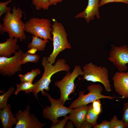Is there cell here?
<instances>
[{
    "instance_id": "cell-1",
    "label": "cell",
    "mask_w": 128,
    "mask_h": 128,
    "mask_svg": "<svg viewBox=\"0 0 128 128\" xmlns=\"http://www.w3.org/2000/svg\"><path fill=\"white\" fill-rule=\"evenodd\" d=\"M12 10L7 11L2 18V24L0 23V32L9 34V37L19 39L20 41L26 38L25 32V23L21 20L23 11L19 7L14 6Z\"/></svg>"
},
{
    "instance_id": "cell-2",
    "label": "cell",
    "mask_w": 128,
    "mask_h": 128,
    "mask_svg": "<svg viewBox=\"0 0 128 128\" xmlns=\"http://www.w3.org/2000/svg\"><path fill=\"white\" fill-rule=\"evenodd\" d=\"M41 64L44 67V71L41 78L35 83L36 87L33 92L35 97L38 100L37 94L39 92H41L42 95L46 96L47 93L44 90L48 91L50 90L49 84L51 81V78L52 75L55 73L61 71L67 72L69 71L70 67L66 63L64 59H58L54 65H53L47 59V57L44 56L42 60Z\"/></svg>"
},
{
    "instance_id": "cell-3",
    "label": "cell",
    "mask_w": 128,
    "mask_h": 128,
    "mask_svg": "<svg viewBox=\"0 0 128 128\" xmlns=\"http://www.w3.org/2000/svg\"><path fill=\"white\" fill-rule=\"evenodd\" d=\"M53 30L51 33L53 35V50L48 60L51 64L54 63L59 53L66 49H71L72 47L69 42L67 34L63 24L56 20L54 21L52 25Z\"/></svg>"
},
{
    "instance_id": "cell-4",
    "label": "cell",
    "mask_w": 128,
    "mask_h": 128,
    "mask_svg": "<svg viewBox=\"0 0 128 128\" xmlns=\"http://www.w3.org/2000/svg\"><path fill=\"white\" fill-rule=\"evenodd\" d=\"M82 69L83 79L94 82H100L104 86L106 91L110 92L112 91L109 71L105 67L98 66L90 62L84 66Z\"/></svg>"
},
{
    "instance_id": "cell-5",
    "label": "cell",
    "mask_w": 128,
    "mask_h": 128,
    "mask_svg": "<svg viewBox=\"0 0 128 128\" xmlns=\"http://www.w3.org/2000/svg\"><path fill=\"white\" fill-rule=\"evenodd\" d=\"M79 75H83V70L79 65H75L72 72H67L66 75L61 80L56 81L55 85L59 89L60 96L59 99L60 102L64 105L67 100H71L69 96L75 92L76 87L74 83L75 79Z\"/></svg>"
},
{
    "instance_id": "cell-6",
    "label": "cell",
    "mask_w": 128,
    "mask_h": 128,
    "mask_svg": "<svg viewBox=\"0 0 128 128\" xmlns=\"http://www.w3.org/2000/svg\"><path fill=\"white\" fill-rule=\"evenodd\" d=\"M51 23L47 18H31L25 23V32L44 40L52 41L51 33L53 29Z\"/></svg>"
},
{
    "instance_id": "cell-7",
    "label": "cell",
    "mask_w": 128,
    "mask_h": 128,
    "mask_svg": "<svg viewBox=\"0 0 128 128\" xmlns=\"http://www.w3.org/2000/svg\"><path fill=\"white\" fill-rule=\"evenodd\" d=\"M87 89L89 92L86 94H84L85 92L84 91H80L78 97L70 104L68 107L69 108L74 109L82 105H87L98 99L102 98L111 100H114V98H115L122 99L121 97H113L102 95L101 93L103 91V88L100 84H92L88 86Z\"/></svg>"
},
{
    "instance_id": "cell-8",
    "label": "cell",
    "mask_w": 128,
    "mask_h": 128,
    "mask_svg": "<svg viewBox=\"0 0 128 128\" xmlns=\"http://www.w3.org/2000/svg\"><path fill=\"white\" fill-rule=\"evenodd\" d=\"M24 53L22 50L19 49L12 57H0V74L3 76L10 77L21 72L20 61Z\"/></svg>"
},
{
    "instance_id": "cell-9",
    "label": "cell",
    "mask_w": 128,
    "mask_h": 128,
    "mask_svg": "<svg viewBox=\"0 0 128 128\" xmlns=\"http://www.w3.org/2000/svg\"><path fill=\"white\" fill-rule=\"evenodd\" d=\"M46 96L50 103L51 106H47L43 109L42 112L44 118L48 119L52 122V125H55L59 121L58 119V118L65 116L69 113L73 109L64 106L60 102L59 99L55 100L48 93Z\"/></svg>"
},
{
    "instance_id": "cell-10",
    "label": "cell",
    "mask_w": 128,
    "mask_h": 128,
    "mask_svg": "<svg viewBox=\"0 0 128 128\" xmlns=\"http://www.w3.org/2000/svg\"><path fill=\"white\" fill-rule=\"evenodd\" d=\"M108 59L112 63L119 71L125 72L128 69V47L126 45L116 46L112 44Z\"/></svg>"
},
{
    "instance_id": "cell-11",
    "label": "cell",
    "mask_w": 128,
    "mask_h": 128,
    "mask_svg": "<svg viewBox=\"0 0 128 128\" xmlns=\"http://www.w3.org/2000/svg\"><path fill=\"white\" fill-rule=\"evenodd\" d=\"M30 107L27 105L23 111L20 109L14 115L17 122L15 128H41L45 124L41 123L34 114L30 113Z\"/></svg>"
},
{
    "instance_id": "cell-12",
    "label": "cell",
    "mask_w": 128,
    "mask_h": 128,
    "mask_svg": "<svg viewBox=\"0 0 128 128\" xmlns=\"http://www.w3.org/2000/svg\"><path fill=\"white\" fill-rule=\"evenodd\" d=\"M115 92L122 99L128 98V75L125 72H117L112 78Z\"/></svg>"
},
{
    "instance_id": "cell-13",
    "label": "cell",
    "mask_w": 128,
    "mask_h": 128,
    "mask_svg": "<svg viewBox=\"0 0 128 128\" xmlns=\"http://www.w3.org/2000/svg\"><path fill=\"white\" fill-rule=\"evenodd\" d=\"M99 0H88L87 5L82 12L76 15L75 18H83L87 23L93 20L95 16L97 18H100L99 8Z\"/></svg>"
},
{
    "instance_id": "cell-14",
    "label": "cell",
    "mask_w": 128,
    "mask_h": 128,
    "mask_svg": "<svg viewBox=\"0 0 128 128\" xmlns=\"http://www.w3.org/2000/svg\"><path fill=\"white\" fill-rule=\"evenodd\" d=\"M88 106L82 105L76 107L69 113V119L77 128H80L83 123L86 120Z\"/></svg>"
},
{
    "instance_id": "cell-15",
    "label": "cell",
    "mask_w": 128,
    "mask_h": 128,
    "mask_svg": "<svg viewBox=\"0 0 128 128\" xmlns=\"http://www.w3.org/2000/svg\"><path fill=\"white\" fill-rule=\"evenodd\" d=\"M18 39L9 37L5 42L0 43V57H10L15 53L16 50L19 49L17 44Z\"/></svg>"
},
{
    "instance_id": "cell-16",
    "label": "cell",
    "mask_w": 128,
    "mask_h": 128,
    "mask_svg": "<svg viewBox=\"0 0 128 128\" xmlns=\"http://www.w3.org/2000/svg\"><path fill=\"white\" fill-rule=\"evenodd\" d=\"M11 109V105L8 104L6 107L0 110V119L3 128H12L17 124V118L14 116Z\"/></svg>"
},
{
    "instance_id": "cell-17",
    "label": "cell",
    "mask_w": 128,
    "mask_h": 128,
    "mask_svg": "<svg viewBox=\"0 0 128 128\" xmlns=\"http://www.w3.org/2000/svg\"><path fill=\"white\" fill-rule=\"evenodd\" d=\"M32 41L28 44V49H34L39 51L44 50L46 45L49 41L48 40L42 39L34 35L32 36Z\"/></svg>"
},
{
    "instance_id": "cell-18",
    "label": "cell",
    "mask_w": 128,
    "mask_h": 128,
    "mask_svg": "<svg viewBox=\"0 0 128 128\" xmlns=\"http://www.w3.org/2000/svg\"><path fill=\"white\" fill-rule=\"evenodd\" d=\"M16 89L14 92L15 94L17 95L21 91H25L26 93L30 94L33 92L36 87V84L35 82L34 84L30 82H21L20 84H16Z\"/></svg>"
},
{
    "instance_id": "cell-19",
    "label": "cell",
    "mask_w": 128,
    "mask_h": 128,
    "mask_svg": "<svg viewBox=\"0 0 128 128\" xmlns=\"http://www.w3.org/2000/svg\"><path fill=\"white\" fill-rule=\"evenodd\" d=\"M41 72L38 68L34 69L30 72L24 74L18 75L21 82H32L35 77L39 74Z\"/></svg>"
},
{
    "instance_id": "cell-20",
    "label": "cell",
    "mask_w": 128,
    "mask_h": 128,
    "mask_svg": "<svg viewBox=\"0 0 128 128\" xmlns=\"http://www.w3.org/2000/svg\"><path fill=\"white\" fill-rule=\"evenodd\" d=\"M15 91L14 87L12 86L9 88L7 91L0 96V110L3 109L7 106L8 98Z\"/></svg>"
},
{
    "instance_id": "cell-21",
    "label": "cell",
    "mask_w": 128,
    "mask_h": 128,
    "mask_svg": "<svg viewBox=\"0 0 128 128\" xmlns=\"http://www.w3.org/2000/svg\"><path fill=\"white\" fill-rule=\"evenodd\" d=\"M39 58L40 56L38 55L31 54L27 52L23 54L20 63L22 64H24L28 62L36 63Z\"/></svg>"
},
{
    "instance_id": "cell-22",
    "label": "cell",
    "mask_w": 128,
    "mask_h": 128,
    "mask_svg": "<svg viewBox=\"0 0 128 128\" xmlns=\"http://www.w3.org/2000/svg\"><path fill=\"white\" fill-rule=\"evenodd\" d=\"M99 115L95 114L93 112L92 104L88 106L87 112L85 121L91 123L93 126L97 123V120Z\"/></svg>"
},
{
    "instance_id": "cell-23",
    "label": "cell",
    "mask_w": 128,
    "mask_h": 128,
    "mask_svg": "<svg viewBox=\"0 0 128 128\" xmlns=\"http://www.w3.org/2000/svg\"><path fill=\"white\" fill-rule=\"evenodd\" d=\"M50 0H32V2L37 10L39 11L42 9L46 10L49 9L50 6Z\"/></svg>"
},
{
    "instance_id": "cell-24",
    "label": "cell",
    "mask_w": 128,
    "mask_h": 128,
    "mask_svg": "<svg viewBox=\"0 0 128 128\" xmlns=\"http://www.w3.org/2000/svg\"><path fill=\"white\" fill-rule=\"evenodd\" d=\"M110 124V128H125L122 120H119L115 115L111 119Z\"/></svg>"
},
{
    "instance_id": "cell-25",
    "label": "cell",
    "mask_w": 128,
    "mask_h": 128,
    "mask_svg": "<svg viewBox=\"0 0 128 128\" xmlns=\"http://www.w3.org/2000/svg\"><path fill=\"white\" fill-rule=\"evenodd\" d=\"M122 120L125 128H128V101L123 104Z\"/></svg>"
},
{
    "instance_id": "cell-26",
    "label": "cell",
    "mask_w": 128,
    "mask_h": 128,
    "mask_svg": "<svg viewBox=\"0 0 128 128\" xmlns=\"http://www.w3.org/2000/svg\"><path fill=\"white\" fill-rule=\"evenodd\" d=\"M12 1V0H8L5 2H0V17L8 10H12L11 7L7 6L8 4Z\"/></svg>"
},
{
    "instance_id": "cell-27",
    "label": "cell",
    "mask_w": 128,
    "mask_h": 128,
    "mask_svg": "<svg viewBox=\"0 0 128 128\" xmlns=\"http://www.w3.org/2000/svg\"><path fill=\"white\" fill-rule=\"evenodd\" d=\"M92 105L93 112L95 114L99 115L101 110V104L100 99L93 101Z\"/></svg>"
},
{
    "instance_id": "cell-28",
    "label": "cell",
    "mask_w": 128,
    "mask_h": 128,
    "mask_svg": "<svg viewBox=\"0 0 128 128\" xmlns=\"http://www.w3.org/2000/svg\"><path fill=\"white\" fill-rule=\"evenodd\" d=\"M64 118L62 119L59 121L58 123L54 125H52L50 127L51 128H63L68 120L69 119V116H65Z\"/></svg>"
},
{
    "instance_id": "cell-29",
    "label": "cell",
    "mask_w": 128,
    "mask_h": 128,
    "mask_svg": "<svg viewBox=\"0 0 128 128\" xmlns=\"http://www.w3.org/2000/svg\"><path fill=\"white\" fill-rule=\"evenodd\" d=\"M113 2H121L128 5V0H101L99 3V7L107 3Z\"/></svg>"
},
{
    "instance_id": "cell-30",
    "label": "cell",
    "mask_w": 128,
    "mask_h": 128,
    "mask_svg": "<svg viewBox=\"0 0 128 128\" xmlns=\"http://www.w3.org/2000/svg\"><path fill=\"white\" fill-rule=\"evenodd\" d=\"M92 127L94 128H110V121H103L100 124L93 126Z\"/></svg>"
},
{
    "instance_id": "cell-31",
    "label": "cell",
    "mask_w": 128,
    "mask_h": 128,
    "mask_svg": "<svg viewBox=\"0 0 128 128\" xmlns=\"http://www.w3.org/2000/svg\"><path fill=\"white\" fill-rule=\"evenodd\" d=\"M92 127V125L91 123L85 121L82 124L80 128H91Z\"/></svg>"
},
{
    "instance_id": "cell-32",
    "label": "cell",
    "mask_w": 128,
    "mask_h": 128,
    "mask_svg": "<svg viewBox=\"0 0 128 128\" xmlns=\"http://www.w3.org/2000/svg\"><path fill=\"white\" fill-rule=\"evenodd\" d=\"M64 0H50L49 2L50 6L55 5L61 2Z\"/></svg>"
},
{
    "instance_id": "cell-33",
    "label": "cell",
    "mask_w": 128,
    "mask_h": 128,
    "mask_svg": "<svg viewBox=\"0 0 128 128\" xmlns=\"http://www.w3.org/2000/svg\"><path fill=\"white\" fill-rule=\"evenodd\" d=\"M73 125V123L72 121H68L66 123L64 128H74Z\"/></svg>"
},
{
    "instance_id": "cell-34",
    "label": "cell",
    "mask_w": 128,
    "mask_h": 128,
    "mask_svg": "<svg viewBox=\"0 0 128 128\" xmlns=\"http://www.w3.org/2000/svg\"><path fill=\"white\" fill-rule=\"evenodd\" d=\"M37 51V50L36 49H29L27 52L31 54H35Z\"/></svg>"
},
{
    "instance_id": "cell-35",
    "label": "cell",
    "mask_w": 128,
    "mask_h": 128,
    "mask_svg": "<svg viewBox=\"0 0 128 128\" xmlns=\"http://www.w3.org/2000/svg\"><path fill=\"white\" fill-rule=\"evenodd\" d=\"M127 74H128V72H127Z\"/></svg>"
},
{
    "instance_id": "cell-36",
    "label": "cell",
    "mask_w": 128,
    "mask_h": 128,
    "mask_svg": "<svg viewBox=\"0 0 128 128\" xmlns=\"http://www.w3.org/2000/svg\"></svg>"
}]
</instances>
